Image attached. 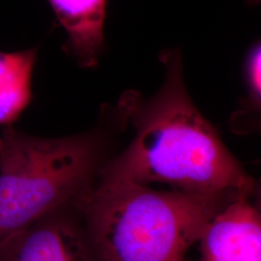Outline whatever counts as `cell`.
Listing matches in <instances>:
<instances>
[{"instance_id":"6da1fadb","label":"cell","mask_w":261,"mask_h":261,"mask_svg":"<svg viewBox=\"0 0 261 261\" xmlns=\"http://www.w3.org/2000/svg\"><path fill=\"white\" fill-rule=\"evenodd\" d=\"M165 82L150 98L122 95L117 112L135 130L127 148L107 164L100 178L139 185L164 183L174 191L251 196L254 180L224 145L214 126L193 103L179 49L160 54Z\"/></svg>"},{"instance_id":"7a4b0ae2","label":"cell","mask_w":261,"mask_h":261,"mask_svg":"<svg viewBox=\"0 0 261 261\" xmlns=\"http://www.w3.org/2000/svg\"><path fill=\"white\" fill-rule=\"evenodd\" d=\"M234 198L100 178L74 206L98 261H186L207 223Z\"/></svg>"},{"instance_id":"3957f363","label":"cell","mask_w":261,"mask_h":261,"mask_svg":"<svg viewBox=\"0 0 261 261\" xmlns=\"http://www.w3.org/2000/svg\"><path fill=\"white\" fill-rule=\"evenodd\" d=\"M99 144L93 134L46 139L7 127L0 137V243L92 186Z\"/></svg>"},{"instance_id":"277c9868","label":"cell","mask_w":261,"mask_h":261,"mask_svg":"<svg viewBox=\"0 0 261 261\" xmlns=\"http://www.w3.org/2000/svg\"><path fill=\"white\" fill-rule=\"evenodd\" d=\"M65 208L0 243V261H95L88 237Z\"/></svg>"},{"instance_id":"5b68a950","label":"cell","mask_w":261,"mask_h":261,"mask_svg":"<svg viewBox=\"0 0 261 261\" xmlns=\"http://www.w3.org/2000/svg\"><path fill=\"white\" fill-rule=\"evenodd\" d=\"M200 261H261V218L250 196L229 201L199 236Z\"/></svg>"},{"instance_id":"8992f818","label":"cell","mask_w":261,"mask_h":261,"mask_svg":"<svg viewBox=\"0 0 261 261\" xmlns=\"http://www.w3.org/2000/svg\"><path fill=\"white\" fill-rule=\"evenodd\" d=\"M68 35L63 49L82 68L98 65L103 47L107 0H48Z\"/></svg>"},{"instance_id":"52a82bcc","label":"cell","mask_w":261,"mask_h":261,"mask_svg":"<svg viewBox=\"0 0 261 261\" xmlns=\"http://www.w3.org/2000/svg\"><path fill=\"white\" fill-rule=\"evenodd\" d=\"M38 47L18 53L0 51V125L10 126L32 100V73Z\"/></svg>"},{"instance_id":"ba28073f","label":"cell","mask_w":261,"mask_h":261,"mask_svg":"<svg viewBox=\"0 0 261 261\" xmlns=\"http://www.w3.org/2000/svg\"><path fill=\"white\" fill-rule=\"evenodd\" d=\"M260 47H252L246 62V80L249 89L250 109L256 112L260 109Z\"/></svg>"},{"instance_id":"9c48e42d","label":"cell","mask_w":261,"mask_h":261,"mask_svg":"<svg viewBox=\"0 0 261 261\" xmlns=\"http://www.w3.org/2000/svg\"><path fill=\"white\" fill-rule=\"evenodd\" d=\"M186 261H189V260H186Z\"/></svg>"}]
</instances>
